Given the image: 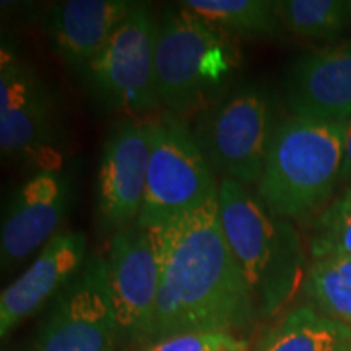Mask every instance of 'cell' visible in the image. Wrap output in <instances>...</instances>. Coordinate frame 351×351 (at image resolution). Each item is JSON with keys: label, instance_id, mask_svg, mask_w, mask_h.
I'll return each instance as SVG.
<instances>
[{"label": "cell", "instance_id": "obj_6", "mask_svg": "<svg viewBox=\"0 0 351 351\" xmlns=\"http://www.w3.org/2000/svg\"><path fill=\"white\" fill-rule=\"evenodd\" d=\"M158 21L148 3L134 2L104 49L83 70L88 93L101 111L140 114L160 104Z\"/></svg>", "mask_w": 351, "mask_h": 351}, {"label": "cell", "instance_id": "obj_14", "mask_svg": "<svg viewBox=\"0 0 351 351\" xmlns=\"http://www.w3.org/2000/svg\"><path fill=\"white\" fill-rule=\"evenodd\" d=\"M86 234L59 231L44 244L28 270L3 289L0 298L2 339L29 317L57 291H62L85 263Z\"/></svg>", "mask_w": 351, "mask_h": 351}, {"label": "cell", "instance_id": "obj_7", "mask_svg": "<svg viewBox=\"0 0 351 351\" xmlns=\"http://www.w3.org/2000/svg\"><path fill=\"white\" fill-rule=\"evenodd\" d=\"M275 125L271 98L265 88L252 83L212 104L194 134L212 169L223 179L251 186L262 176Z\"/></svg>", "mask_w": 351, "mask_h": 351}, {"label": "cell", "instance_id": "obj_12", "mask_svg": "<svg viewBox=\"0 0 351 351\" xmlns=\"http://www.w3.org/2000/svg\"><path fill=\"white\" fill-rule=\"evenodd\" d=\"M72 171L43 169L16 189L2 218L0 258L10 267L57 234L72 207Z\"/></svg>", "mask_w": 351, "mask_h": 351}, {"label": "cell", "instance_id": "obj_17", "mask_svg": "<svg viewBox=\"0 0 351 351\" xmlns=\"http://www.w3.org/2000/svg\"><path fill=\"white\" fill-rule=\"evenodd\" d=\"M189 8L213 28L247 39H275L280 36L276 2L269 0H186Z\"/></svg>", "mask_w": 351, "mask_h": 351}, {"label": "cell", "instance_id": "obj_18", "mask_svg": "<svg viewBox=\"0 0 351 351\" xmlns=\"http://www.w3.org/2000/svg\"><path fill=\"white\" fill-rule=\"evenodd\" d=\"M280 21L288 32L311 41H337L351 20L343 0H285L276 2Z\"/></svg>", "mask_w": 351, "mask_h": 351}, {"label": "cell", "instance_id": "obj_10", "mask_svg": "<svg viewBox=\"0 0 351 351\" xmlns=\"http://www.w3.org/2000/svg\"><path fill=\"white\" fill-rule=\"evenodd\" d=\"M104 261L119 343L147 345L160 285L155 232L137 223L114 232Z\"/></svg>", "mask_w": 351, "mask_h": 351}, {"label": "cell", "instance_id": "obj_3", "mask_svg": "<svg viewBox=\"0 0 351 351\" xmlns=\"http://www.w3.org/2000/svg\"><path fill=\"white\" fill-rule=\"evenodd\" d=\"M217 204L223 234L245 282L261 298L263 311L274 313L300 278L304 263L300 234L232 179L219 181Z\"/></svg>", "mask_w": 351, "mask_h": 351}, {"label": "cell", "instance_id": "obj_8", "mask_svg": "<svg viewBox=\"0 0 351 351\" xmlns=\"http://www.w3.org/2000/svg\"><path fill=\"white\" fill-rule=\"evenodd\" d=\"M117 343L106 261L93 256L60 291L39 333L38 351H116Z\"/></svg>", "mask_w": 351, "mask_h": 351}, {"label": "cell", "instance_id": "obj_16", "mask_svg": "<svg viewBox=\"0 0 351 351\" xmlns=\"http://www.w3.org/2000/svg\"><path fill=\"white\" fill-rule=\"evenodd\" d=\"M351 327L317 313L298 307L263 337L257 351H348Z\"/></svg>", "mask_w": 351, "mask_h": 351}, {"label": "cell", "instance_id": "obj_4", "mask_svg": "<svg viewBox=\"0 0 351 351\" xmlns=\"http://www.w3.org/2000/svg\"><path fill=\"white\" fill-rule=\"evenodd\" d=\"M236 64L234 47L189 8L171 7L158 21L156 86L171 114L200 104L228 80Z\"/></svg>", "mask_w": 351, "mask_h": 351}, {"label": "cell", "instance_id": "obj_13", "mask_svg": "<svg viewBox=\"0 0 351 351\" xmlns=\"http://www.w3.org/2000/svg\"><path fill=\"white\" fill-rule=\"evenodd\" d=\"M285 101L293 117L345 125L351 119V43L298 57L285 80Z\"/></svg>", "mask_w": 351, "mask_h": 351}, {"label": "cell", "instance_id": "obj_19", "mask_svg": "<svg viewBox=\"0 0 351 351\" xmlns=\"http://www.w3.org/2000/svg\"><path fill=\"white\" fill-rule=\"evenodd\" d=\"M304 291L324 315L351 327V256L314 261L307 270Z\"/></svg>", "mask_w": 351, "mask_h": 351}, {"label": "cell", "instance_id": "obj_22", "mask_svg": "<svg viewBox=\"0 0 351 351\" xmlns=\"http://www.w3.org/2000/svg\"><path fill=\"white\" fill-rule=\"evenodd\" d=\"M351 182V119L345 125V142H343V161L339 179V189Z\"/></svg>", "mask_w": 351, "mask_h": 351}, {"label": "cell", "instance_id": "obj_23", "mask_svg": "<svg viewBox=\"0 0 351 351\" xmlns=\"http://www.w3.org/2000/svg\"><path fill=\"white\" fill-rule=\"evenodd\" d=\"M350 8H351V2H350Z\"/></svg>", "mask_w": 351, "mask_h": 351}, {"label": "cell", "instance_id": "obj_20", "mask_svg": "<svg viewBox=\"0 0 351 351\" xmlns=\"http://www.w3.org/2000/svg\"><path fill=\"white\" fill-rule=\"evenodd\" d=\"M309 252L314 261L351 256V182L340 187L311 226Z\"/></svg>", "mask_w": 351, "mask_h": 351}, {"label": "cell", "instance_id": "obj_9", "mask_svg": "<svg viewBox=\"0 0 351 351\" xmlns=\"http://www.w3.org/2000/svg\"><path fill=\"white\" fill-rule=\"evenodd\" d=\"M62 138L54 96L33 67L2 52L0 72V150L3 156H43L51 168L59 160L54 145Z\"/></svg>", "mask_w": 351, "mask_h": 351}, {"label": "cell", "instance_id": "obj_24", "mask_svg": "<svg viewBox=\"0 0 351 351\" xmlns=\"http://www.w3.org/2000/svg\"><path fill=\"white\" fill-rule=\"evenodd\" d=\"M348 351H351V350H348Z\"/></svg>", "mask_w": 351, "mask_h": 351}, {"label": "cell", "instance_id": "obj_15", "mask_svg": "<svg viewBox=\"0 0 351 351\" xmlns=\"http://www.w3.org/2000/svg\"><path fill=\"white\" fill-rule=\"evenodd\" d=\"M134 2L67 0L54 3L46 15L52 51L70 69L85 70L104 49Z\"/></svg>", "mask_w": 351, "mask_h": 351}, {"label": "cell", "instance_id": "obj_21", "mask_svg": "<svg viewBox=\"0 0 351 351\" xmlns=\"http://www.w3.org/2000/svg\"><path fill=\"white\" fill-rule=\"evenodd\" d=\"M247 343L231 333L187 332L169 337L140 351H245Z\"/></svg>", "mask_w": 351, "mask_h": 351}, {"label": "cell", "instance_id": "obj_2", "mask_svg": "<svg viewBox=\"0 0 351 351\" xmlns=\"http://www.w3.org/2000/svg\"><path fill=\"white\" fill-rule=\"evenodd\" d=\"M345 125L293 116L276 122L257 182L271 217L304 221L330 202L339 189Z\"/></svg>", "mask_w": 351, "mask_h": 351}, {"label": "cell", "instance_id": "obj_5", "mask_svg": "<svg viewBox=\"0 0 351 351\" xmlns=\"http://www.w3.org/2000/svg\"><path fill=\"white\" fill-rule=\"evenodd\" d=\"M150 122V163L137 225L158 228L199 210L217 197L218 187L195 134L176 114Z\"/></svg>", "mask_w": 351, "mask_h": 351}, {"label": "cell", "instance_id": "obj_11", "mask_svg": "<svg viewBox=\"0 0 351 351\" xmlns=\"http://www.w3.org/2000/svg\"><path fill=\"white\" fill-rule=\"evenodd\" d=\"M150 147V119L127 117L109 132L98 171V213L104 231L125 230L138 219Z\"/></svg>", "mask_w": 351, "mask_h": 351}, {"label": "cell", "instance_id": "obj_1", "mask_svg": "<svg viewBox=\"0 0 351 351\" xmlns=\"http://www.w3.org/2000/svg\"><path fill=\"white\" fill-rule=\"evenodd\" d=\"M150 230L156 236L160 274L181 301L186 332L232 335L252 322V291L228 247L217 197Z\"/></svg>", "mask_w": 351, "mask_h": 351}]
</instances>
